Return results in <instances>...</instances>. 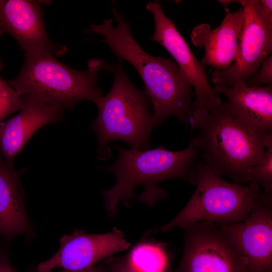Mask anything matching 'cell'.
<instances>
[{
	"label": "cell",
	"instance_id": "6da1fadb",
	"mask_svg": "<svg viewBox=\"0 0 272 272\" xmlns=\"http://www.w3.org/2000/svg\"><path fill=\"white\" fill-rule=\"evenodd\" d=\"M112 11L116 26L113 19H107L100 24H90L84 31L102 36L100 41L107 44L118 59L127 61L135 67L151 102L155 128L171 116L189 125L194 91L178 64L171 58L147 53L133 37L129 23L116 8H113Z\"/></svg>",
	"mask_w": 272,
	"mask_h": 272
},
{
	"label": "cell",
	"instance_id": "7a4b0ae2",
	"mask_svg": "<svg viewBox=\"0 0 272 272\" xmlns=\"http://www.w3.org/2000/svg\"><path fill=\"white\" fill-rule=\"evenodd\" d=\"M190 126L197 131L190 141L198 149L200 161L238 184H248V171L262 157L272 138V133H258L242 124L226 102L210 110L192 108Z\"/></svg>",
	"mask_w": 272,
	"mask_h": 272
},
{
	"label": "cell",
	"instance_id": "3957f363",
	"mask_svg": "<svg viewBox=\"0 0 272 272\" xmlns=\"http://www.w3.org/2000/svg\"><path fill=\"white\" fill-rule=\"evenodd\" d=\"M114 148L117 158L105 169L114 175L116 182L102 193L106 211L111 216L116 214L120 202L128 206L139 186L144 188L139 197L140 201L153 206L165 198L167 192L158 184L174 179L188 182L191 171L199 159L198 149L191 141L186 148L177 151L162 146L145 150L126 149L117 145Z\"/></svg>",
	"mask_w": 272,
	"mask_h": 272
},
{
	"label": "cell",
	"instance_id": "277c9868",
	"mask_svg": "<svg viewBox=\"0 0 272 272\" xmlns=\"http://www.w3.org/2000/svg\"><path fill=\"white\" fill-rule=\"evenodd\" d=\"M104 70L113 73L114 81L108 94L94 102L98 115L91 127L97 138L98 155L102 158L107 144L113 140L124 141L133 149H148L155 128L150 98L144 89L131 82L123 60L118 59L116 65L106 62Z\"/></svg>",
	"mask_w": 272,
	"mask_h": 272
},
{
	"label": "cell",
	"instance_id": "5b68a950",
	"mask_svg": "<svg viewBox=\"0 0 272 272\" xmlns=\"http://www.w3.org/2000/svg\"><path fill=\"white\" fill-rule=\"evenodd\" d=\"M47 51L25 52L24 62L17 76L7 83L20 96H36L64 111L78 103L94 102L102 96L97 85L99 72L106 62L91 59L86 71L73 69Z\"/></svg>",
	"mask_w": 272,
	"mask_h": 272
},
{
	"label": "cell",
	"instance_id": "8992f818",
	"mask_svg": "<svg viewBox=\"0 0 272 272\" xmlns=\"http://www.w3.org/2000/svg\"><path fill=\"white\" fill-rule=\"evenodd\" d=\"M188 182L196 186L190 199L175 217L156 232L166 233L176 227L183 228L201 222L220 226L239 223L247 218L257 202L272 198L254 182L242 185L226 181L198 160Z\"/></svg>",
	"mask_w": 272,
	"mask_h": 272
},
{
	"label": "cell",
	"instance_id": "52a82bcc",
	"mask_svg": "<svg viewBox=\"0 0 272 272\" xmlns=\"http://www.w3.org/2000/svg\"><path fill=\"white\" fill-rule=\"evenodd\" d=\"M183 229L184 250L176 272H248L247 260L220 226L201 222Z\"/></svg>",
	"mask_w": 272,
	"mask_h": 272
},
{
	"label": "cell",
	"instance_id": "ba28073f",
	"mask_svg": "<svg viewBox=\"0 0 272 272\" xmlns=\"http://www.w3.org/2000/svg\"><path fill=\"white\" fill-rule=\"evenodd\" d=\"M245 15L244 28L236 58L228 69L214 70L212 81L226 87L244 81L257 71L272 51V15L259 0L238 1Z\"/></svg>",
	"mask_w": 272,
	"mask_h": 272
},
{
	"label": "cell",
	"instance_id": "9c48e42d",
	"mask_svg": "<svg viewBox=\"0 0 272 272\" xmlns=\"http://www.w3.org/2000/svg\"><path fill=\"white\" fill-rule=\"evenodd\" d=\"M153 15L155 23L153 34L149 40L163 46L174 59L185 79L194 91L192 107L210 110L222 103L220 97L209 81L205 67L195 57L174 23L165 15L158 1L146 4Z\"/></svg>",
	"mask_w": 272,
	"mask_h": 272
},
{
	"label": "cell",
	"instance_id": "30bf717a",
	"mask_svg": "<svg viewBox=\"0 0 272 272\" xmlns=\"http://www.w3.org/2000/svg\"><path fill=\"white\" fill-rule=\"evenodd\" d=\"M60 243L58 251L39 264L37 272H50L56 268L69 270L86 269L130 246L123 232L116 227L103 234H89L76 230L62 237Z\"/></svg>",
	"mask_w": 272,
	"mask_h": 272
},
{
	"label": "cell",
	"instance_id": "8fae6325",
	"mask_svg": "<svg viewBox=\"0 0 272 272\" xmlns=\"http://www.w3.org/2000/svg\"><path fill=\"white\" fill-rule=\"evenodd\" d=\"M220 227L247 260L248 272L272 270V199L257 202L244 220Z\"/></svg>",
	"mask_w": 272,
	"mask_h": 272
},
{
	"label": "cell",
	"instance_id": "7c38bea8",
	"mask_svg": "<svg viewBox=\"0 0 272 272\" xmlns=\"http://www.w3.org/2000/svg\"><path fill=\"white\" fill-rule=\"evenodd\" d=\"M42 1L0 0V32L12 37L25 52L47 51L61 54L66 48L52 43L44 25Z\"/></svg>",
	"mask_w": 272,
	"mask_h": 272
},
{
	"label": "cell",
	"instance_id": "4fadbf2b",
	"mask_svg": "<svg viewBox=\"0 0 272 272\" xmlns=\"http://www.w3.org/2000/svg\"><path fill=\"white\" fill-rule=\"evenodd\" d=\"M21 97L23 104L19 113L0 123V154L13 168L16 156L37 130L64 119L61 108L35 96Z\"/></svg>",
	"mask_w": 272,
	"mask_h": 272
},
{
	"label": "cell",
	"instance_id": "5bb4252c",
	"mask_svg": "<svg viewBox=\"0 0 272 272\" xmlns=\"http://www.w3.org/2000/svg\"><path fill=\"white\" fill-rule=\"evenodd\" d=\"M244 22V9L241 6L235 12H227L219 26L214 29L207 23L193 28L190 36L196 47L204 50L200 61L204 67L220 70L232 64L238 53Z\"/></svg>",
	"mask_w": 272,
	"mask_h": 272
},
{
	"label": "cell",
	"instance_id": "9a60e30c",
	"mask_svg": "<svg viewBox=\"0 0 272 272\" xmlns=\"http://www.w3.org/2000/svg\"><path fill=\"white\" fill-rule=\"evenodd\" d=\"M214 88L227 98L231 112L242 124L258 133H272V84L248 87L242 81Z\"/></svg>",
	"mask_w": 272,
	"mask_h": 272
},
{
	"label": "cell",
	"instance_id": "2e32d148",
	"mask_svg": "<svg viewBox=\"0 0 272 272\" xmlns=\"http://www.w3.org/2000/svg\"><path fill=\"white\" fill-rule=\"evenodd\" d=\"M31 233L18 176L0 154V234L9 240Z\"/></svg>",
	"mask_w": 272,
	"mask_h": 272
},
{
	"label": "cell",
	"instance_id": "e0dca14e",
	"mask_svg": "<svg viewBox=\"0 0 272 272\" xmlns=\"http://www.w3.org/2000/svg\"><path fill=\"white\" fill-rule=\"evenodd\" d=\"M126 256L130 264L139 272H170L169 253L161 243L142 241Z\"/></svg>",
	"mask_w": 272,
	"mask_h": 272
},
{
	"label": "cell",
	"instance_id": "ac0fdd59",
	"mask_svg": "<svg viewBox=\"0 0 272 272\" xmlns=\"http://www.w3.org/2000/svg\"><path fill=\"white\" fill-rule=\"evenodd\" d=\"M247 181L248 184L256 183L267 195L272 196V138L267 141L262 157L248 171Z\"/></svg>",
	"mask_w": 272,
	"mask_h": 272
},
{
	"label": "cell",
	"instance_id": "d6986e66",
	"mask_svg": "<svg viewBox=\"0 0 272 272\" xmlns=\"http://www.w3.org/2000/svg\"><path fill=\"white\" fill-rule=\"evenodd\" d=\"M22 97L0 77V123L10 115L20 111Z\"/></svg>",
	"mask_w": 272,
	"mask_h": 272
},
{
	"label": "cell",
	"instance_id": "ffe728a7",
	"mask_svg": "<svg viewBox=\"0 0 272 272\" xmlns=\"http://www.w3.org/2000/svg\"><path fill=\"white\" fill-rule=\"evenodd\" d=\"M248 87H259L262 84H272V55H270L261 64L259 70L246 79Z\"/></svg>",
	"mask_w": 272,
	"mask_h": 272
},
{
	"label": "cell",
	"instance_id": "44dd1931",
	"mask_svg": "<svg viewBox=\"0 0 272 272\" xmlns=\"http://www.w3.org/2000/svg\"><path fill=\"white\" fill-rule=\"evenodd\" d=\"M110 272H139L128 261L126 256H110L105 259Z\"/></svg>",
	"mask_w": 272,
	"mask_h": 272
},
{
	"label": "cell",
	"instance_id": "7402d4cb",
	"mask_svg": "<svg viewBox=\"0 0 272 272\" xmlns=\"http://www.w3.org/2000/svg\"><path fill=\"white\" fill-rule=\"evenodd\" d=\"M3 250L0 249V272H15L9 263Z\"/></svg>",
	"mask_w": 272,
	"mask_h": 272
},
{
	"label": "cell",
	"instance_id": "603a6c76",
	"mask_svg": "<svg viewBox=\"0 0 272 272\" xmlns=\"http://www.w3.org/2000/svg\"><path fill=\"white\" fill-rule=\"evenodd\" d=\"M60 272H110V270L107 265L105 264V265H94L91 267L82 270H64L63 271Z\"/></svg>",
	"mask_w": 272,
	"mask_h": 272
},
{
	"label": "cell",
	"instance_id": "cb8c5ba5",
	"mask_svg": "<svg viewBox=\"0 0 272 272\" xmlns=\"http://www.w3.org/2000/svg\"><path fill=\"white\" fill-rule=\"evenodd\" d=\"M259 1L266 12L269 15H272V1L260 0Z\"/></svg>",
	"mask_w": 272,
	"mask_h": 272
},
{
	"label": "cell",
	"instance_id": "d4e9b609",
	"mask_svg": "<svg viewBox=\"0 0 272 272\" xmlns=\"http://www.w3.org/2000/svg\"><path fill=\"white\" fill-rule=\"evenodd\" d=\"M219 2L221 4H222L223 6L224 7L225 11H226V12H228V5L230 4V3H234V2H237L238 3V1H231V0H223V1H219Z\"/></svg>",
	"mask_w": 272,
	"mask_h": 272
},
{
	"label": "cell",
	"instance_id": "484cf974",
	"mask_svg": "<svg viewBox=\"0 0 272 272\" xmlns=\"http://www.w3.org/2000/svg\"><path fill=\"white\" fill-rule=\"evenodd\" d=\"M3 67V65L2 64V60H1V59L0 58V71L2 69Z\"/></svg>",
	"mask_w": 272,
	"mask_h": 272
},
{
	"label": "cell",
	"instance_id": "4316f807",
	"mask_svg": "<svg viewBox=\"0 0 272 272\" xmlns=\"http://www.w3.org/2000/svg\"><path fill=\"white\" fill-rule=\"evenodd\" d=\"M268 272H272V270L269 271H268Z\"/></svg>",
	"mask_w": 272,
	"mask_h": 272
}]
</instances>
